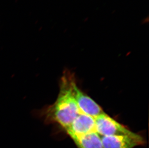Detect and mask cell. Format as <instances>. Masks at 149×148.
Here are the masks:
<instances>
[{
	"mask_svg": "<svg viewBox=\"0 0 149 148\" xmlns=\"http://www.w3.org/2000/svg\"><path fill=\"white\" fill-rule=\"evenodd\" d=\"M89 18V17H86L83 20V22L84 23L87 22V21H88Z\"/></svg>",
	"mask_w": 149,
	"mask_h": 148,
	"instance_id": "ba28073f",
	"label": "cell"
},
{
	"mask_svg": "<svg viewBox=\"0 0 149 148\" xmlns=\"http://www.w3.org/2000/svg\"><path fill=\"white\" fill-rule=\"evenodd\" d=\"M101 138L103 148H134L145 143L143 137L135 132L128 135L101 137Z\"/></svg>",
	"mask_w": 149,
	"mask_h": 148,
	"instance_id": "3957f363",
	"label": "cell"
},
{
	"mask_svg": "<svg viewBox=\"0 0 149 148\" xmlns=\"http://www.w3.org/2000/svg\"><path fill=\"white\" fill-rule=\"evenodd\" d=\"M65 131L70 137L96 131L94 118L84 113L78 115Z\"/></svg>",
	"mask_w": 149,
	"mask_h": 148,
	"instance_id": "5b68a950",
	"label": "cell"
},
{
	"mask_svg": "<svg viewBox=\"0 0 149 148\" xmlns=\"http://www.w3.org/2000/svg\"><path fill=\"white\" fill-rule=\"evenodd\" d=\"M95 120L96 132L101 137L128 135L134 133L105 113L97 116Z\"/></svg>",
	"mask_w": 149,
	"mask_h": 148,
	"instance_id": "7a4b0ae2",
	"label": "cell"
},
{
	"mask_svg": "<svg viewBox=\"0 0 149 148\" xmlns=\"http://www.w3.org/2000/svg\"><path fill=\"white\" fill-rule=\"evenodd\" d=\"M67 30H68V29H67V28H66V29H65V30L63 31L64 33H66V32L67 31Z\"/></svg>",
	"mask_w": 149,
	"mask_h": 148,
	"instance_id": "30bf717a",
	"label": "cell"
},
{
	"mask_svg": "<svg viewBox=\"0 0 149 148\" xmlns=\"http://www.w3.org/2000/svg\"><path fill=\"white\" fill-rule=\"evenodd\" d=\"M70 137L77 148H103L101 136L96 131Z\"/></svg>",
	"mask_w": 149,
	"mask_h": 148,
	"instance_id": "8992f818",
	"label": "cell"
},
{
	"mask_svg": "<svg viewBox=\"0 0 149 148\" xmlns=\"http://www.w3.org/2000/svg\"><path fill=\"white\" fill-rule=\"evenodd\" d=\"M116 13V9H114V10H113V11L111 12V14L113 15Z\"/></svg>",
	"mask_w": 149,
	"mask_h": 148,
	"instance_id": "9c48e42d",
	"label": "cell"
},
{
	"mask_svg": "<svg viewBox=\"0 0 149 148\" xmlns=\"http://www.w3.org/2000/svg\"><path fill=\"white\" fill-rule=\"evenodd\" d=\"M72 91L74 98L81 113L88 115L94 118L104 113L102 108L79 88L76 80L73 82Z\"/></svg>",
	"mask_w": 149,
	"mask_h": 148,
	"instance_id": "277c9868",
	"label": "cell"
},
{
	"mask_svg": "<svg viewBox=\"0 0 149 148\" xmlns=\"http://www.w3.org/2000/svg\"><path fill=\"white\" fill-rule=\"evenodd\" d=\"M75 80L72 73L69 71L64 72L56 101L53 104L45 106L42 109L34 110L31 112L33 116L42 119L46 124H56L66 130L81 113L72 91V85Z\"/></svg>",
	"mask_w": 149,
	"mask_h": 148,
	"instance_id": "6da1fadb",
	"label": "cell"
},
{
	"mask_svg": "<svg viewBox=\"0 0 149 148\" xmlns=\"http://www.w3.org/2000/svg\"><path fill=\"white\" fill-rule=\"evenodd\" d=\"M149 22V16L147 15L145 17L142 18V19L141 20V25H146V24H148Z\"/></svg>",
	"mask_w": 149,
	"mask_h": 148,
	"instance_id": "52a82bcc",
	"label": "cell"
}]
</instances>
